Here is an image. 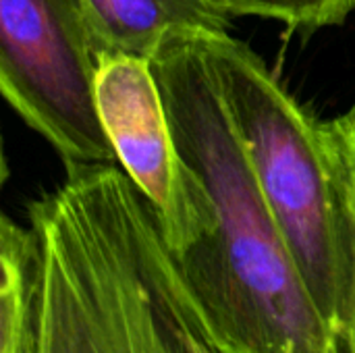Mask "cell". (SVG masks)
I'll return each instance as SVG.
<instances>
[{"instance_id":"6da1fadb","label":"cell","mask_w":355,"mask_h":353,"mask_svg":"<svg viewBox=\"0 0 355 353\" xmlns=\"http://www.w3.org/2000/svg\"><path fill=\"white\" fill-rule=\"evenodd\" d=\"M40 275L25 353H220L162 231L119 164L67 169L29 204Z\"/></svg>"},{"instance_id":"7a4b0ae2","label":"cell","mask_w":355,"mask_h":353,"mask_svg":"<svg viewBox=\"0 0 355 353\" xmlns=\"http://www.w3.org/2000/svg\"><path fill=\"white\" fill-rule=\"evenodd\" d=\"M200 33L177 31L150 56L179 154L214 212L175 260L220 353H341L262 198Z\"/></svg>"},{"instance_id":"3957f363","label":"cell","mask_w":355,"mask_h":353,"mask_svg":"<svg viewBox=\"0 0 355 353\" xmlns=\"http://www.w3.org/2000/svg\"><path fill=\"white\" fill-rule=\"evenodd\" d=\"M202 50L262 198L337 335L343 254L335 193L310 117L260 54L229 31H202Z\"/></svg>"},{"instance_id":"277c9868","label":"cell","mask_w":355,"mask_h":353,"mask_svg":"<svg viewBox=\"0 0 355 353\" xmlns=\"http://www.w3.org/2000/svg\"><path fill=\"white\" fill-rule=\"evenodd\" d=\"M102 50L81 0H0V92L67 169L116 164L96 106Z\"/></svg>"},{"instance_id":"5b68a950","label":"cell","mask_w":355,"mask_h":353,"mask_svg":"<svg viewBox=\"0 0 355 353\" xmlns=\"http://www.w3.org/2000/svg\"><path fill=\"white\" fill-rule=\"evenodd\" d=\"M96 106L116 164L146 198L173 256L183 254L212 229L214 212L179 154L150 58L102 50Z\"/></svg>"},{"instance_id":"8992f818","label":"cell","mask_w":355,"mask_h":353,"mask_svg":"<svg viewBox=\"0 0 355 353\" xmlns=\"http://www.w3.org/2000/svg\"><path fill=\"white\" fill-rule=\"evenodd\" d=\"M106 50L150 58L177 31H229L233 17L214 0H81Z\"/></svg>"},{"instance_id":"52a82bcc","label":"cell","mask_w":355,"mask_h":353,"mask_svg":"<svg viewBox=\"0 0 355 353\" xmlns=\"http://www.w3.org/2000/svg\"><path fill=\"white\" fill-rule=\"evenodd\" d=\"M318 141L331 177L343 254V291L337 316L341 353H355V106L318 121Z\"/></svg>"},{"instance_id":"ba28073f","label":"cell","mask_w":355,"mask_h":353,"mask_svg":"<svg viewBox=\"0 0 355 353\" xmlns=\"http://www.w3.org/2000/svg\"><path fill=\"white\" fill-rule=\"evenodd\" d=\"M0 353H25L40 275V241L31 225L0 218Z\"/></svg>"},{"instance_id":"9c48e42d","label":"cell","mask_w":355,"mask_h":353,"mask_svg":"<svg viewBox=\"0 0 355 353\" xmlns=\"http://www.w3.org/2000/svg\"><path fill=\"white\" fill-rule=\"evenodd\" d=\"M231 17H260L283 23L291 31L312 33L343 25L355 10V0H214Z\"/></svg>"}]
</instances>
